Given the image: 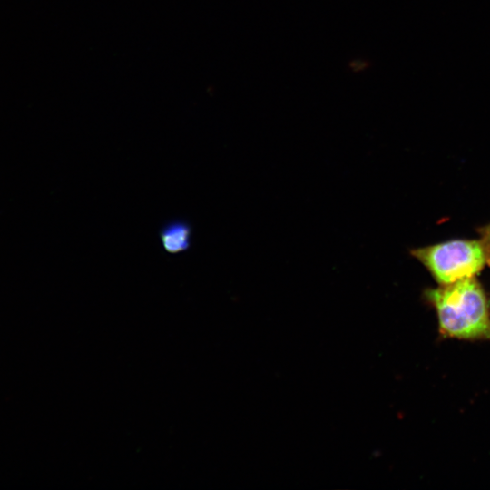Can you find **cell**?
<instances>
[{"label":"cell","mask_w":490,"mask_h":490,"mask_svg":"<svg viewBox=\"0 0 490 490\" xmlns=\"http://www.w3.org/2000/svg\"><path fill=\"white\" fill-rule=\"evenodd\" d=\"M193 226L186 219L175 218L164 222L159 230V239L169 254L188 251L192 245Z\"/></svg>","instance_id":"cell-3"},{"label":"cell","mask_w":490,"mask_h":490,"mask_svg":"<svg viewBox=\"0 0 490 490\" xmlns=\"http://www.w3.org/2000/svg\"><path fill=\"white\" fill-rule=\"evenodd\" d=\"M439 285L475 277L487 264L481 240H451L409 250Z\"/></svg>","instance_id":"cell-2"},{"label":"cell","mask_w":490,"mask_h":490,"mask_svg":"<svg viewBox=\"0 0 490 490\" xmlns=\"http://www.w3.org/2000/svg\"><path fill=\"white\" fill-rule=\"evenodd\" d=\"M446 338L490 341V309L475 277L426 291Z\"/></svg>","instance_id":"cell-1"},{"label":"cell","mask_w":490,"mask_h":490,"mask_svg":"<svg viewBox=\"0 0 490 490\" xmlns=\"http://www.w3.org/2000/svg\"><path fill=\"white\" fill-rule=\"evenodd\" d=\"M481 241L485 247L487 264H490V223L478 230Z\"/></svg>","instance_id":"cell-4"}]
</instances>
